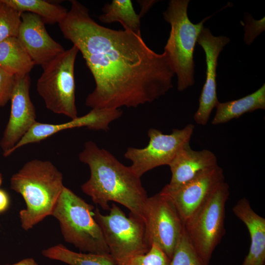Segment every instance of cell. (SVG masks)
<instances>
[{
    "mask_svg": "<svg viewBox=\"0 0 265 265\" xmlns=\"http://www.w3.org/2000/svg\"><path fill=\"white\" fill-rule=\"evenodd\" d=\"M16 79L0 67V108L11 100Z\"/></svg>",
    "mask_w": 265,
    "mask_h": 265,
    "instance_id": "obj_26",
    "label": "cell"
},
{
    "mask_svg": "<svg viewBox=\"0 0 265 265\" xmlns=\"http://www.w3.org/2000/svg\"><path fill=\"white\" fill-rule=\"evenodd\" d=\"M120 109L92 108L85 115L62 124L36 122L9 152L8 156L18 149L40 142L63 130L85 127L92 130H107L109 125L122 115Z\"/></svg>",
    "mask_w": 265,
    "mask_h": 265,
    "instance_id": "obj_15",
    "label": "cell"
},
{
    "mask_svg": "<svg viewBox=\"0 0 265 265\" xmlns=\"http://www.w3.org/2000/svg\"><path fill=\"white\" fill-rule=\"evenodd\" d=\"M42 254L47 258L69 265H116L110 254L76 252L60 243L43 250Z\"/></svg>",
    "mask_w": 265,
    "mask_h": 265,
    "instance_id": "obj_20",
    "label": "cell"
},
{
    "mask_svg": "<svg viewBox=\"0 0 265 265\" xmlns=\"http://www.w3.org/2000/svg\"><path fill=\"white\" fill-rule=\"evenodd\" d=\"M8 205V196L4 190L0 188V212L5 211Z\"/></svg>",
    "mask_w": 265,
    "mask_h": 265,
    "instance_id": "obj_28",
    "label": "cell"
},
{
    "mask_svg": "<svg viewBox=\"0 0 265 265\" xmlns=\"http://www.w3.org/2000/svg\"><path fill=\"white\" fill-rule=\"evenodd\" d=\"M170 259L157 244L151 245L144 254L130 257L117 265H169Z\"/></svg>",
    "mask_w": 265,
    "mask_h": 265,
    "instance_id": "obj_25",
    "label": "cell"
},
{
    "mask_svg": "<svg viewBox=\"0 0 265 265\" xmlns=\"http://www.w3.org/2000/svg\"><path fill=\"white\" fill-rule=\"evenodd\" d=\"M229 194V186L224 182L184 223L185 231L191 243L208 264L224 235L225 205Z\"/></svg>",
    "mask_w": 265,
    "mask_h": 265,
    "instance_id": "obj_7",
    "label": "cell"
},
{
    "mask_svg": "<svg viewBox=\"0 0 265 265\" xmlns=\"http://www.w3.org/2000/svg\"><path fill=\"white\" fill-rule=\"evenodd\" d=\"M235 215L246 226L250 237L249 251L241 265H264L265 263V219L251 208L243 197L233 207Z\"/></svg>",
    "mask_w": 265,
    "mask_h": 265,
    "instance_id": "obj_17",
    "label": "cell"
},
{
    "mask_svg": "<svg viewBox=\"0 0 265 265\" xmlns=\"http://www.w3.org/2000/svg\"><path fill=\"white\" fill-rule=\"evenodd\" d=\"M169 265H209L197 252L185 228L175 248Z\"/></svg>",
    "mask_w": 265,
    "mask_h": 265,
    "instance_id": "obj_23",
    "label": "cell"
},
{
    "mask_svg": "<svg viewBox=\"0 0 265 265\" xmlns=\"http://www.w3.org/2000/svg\"><path fill=\"white\" fill-rule=\"evenodd\" d=\"M30 86L29 74L16 77L9 120L0 141L5 157L37 122L35 109L29 95Z\"/></svg>",
    "mask_w": 265,
    "mask_h": 265,
    "instance_id": "obj_11",
    "label": "cell"
},
{
    "mask_svg": "<svg viewBox=\"0 0 265 265\" xmlns=\"http://www.w3.org/2000/svg\"><path fill=\"white\" fill-rule=\"evenodd\" d=\"M35 64L17 37L0 43V67L16 77L28 75Z\"/></svg>",
    "mask_w": 265,
    "mask_h": 265,
    "instance_id": "obj_19",
    "label": "cell"
},
{
    "mask_svg": "<svg viewBox=\"0 0 265 265\" xmlns=\"http://www.w3.org/2000/svg\"><path fill=\"white\" fill-rule=\"evenodd\" d=\"M102 11L103 13L99 17L102 23L119 22L124 29L141 33V18L135 13L131 0H112L104 5Z\"/></svg>",
    "mask_w": 265,
    "mask_h": 265,
    "instance_id": "obj_21",
    "label": "cell"
},
{
    "mask_svg": "<svg viewBox=\"0 0 265 265\" xmlns=\"http://www.w3.org/2000/svg\"><path fill=\"white\" fill-rule=\"evenodd\" d=\"M194 129V125L189 124L182 129H173L171 133L166 134L151 128L148 132L147 146L143 148L129 147L124 157L131 161L130 168L140 178L156 167L168 165L179 150L189 143Z\"/></svg>",
    "mask_w": 265,
    "mask_h": 265,
    "instance_id": "obj_9",
    "label": "cell"
},
{
    "mask_svg": "<svg viewBox=\"0 0 265 265\" xmlns=\"http://www.w3.org/2000/svg\"><path fill=\"white\" fill-rule=\"evenodd\" d=\"M58 24L64 37L80 52L95 82L85 100L92 108L137 107L173 87L175 72L167 54L158 53L141 33L103 26L76 0Z\"/></svg>",
    "mask_w": 265,
    "mask_h": 265,
    "instance_id": "obj_1",
    "label": "cell"
},
{
    "mask_svg": "<svg viewBox=\"0 0 265 265\" xmlns=\"http://www.w3.org/2000/svg\"><path fill=\"white\" fill-rule=\"evenodd\" d=\"M109 211L104 215L96 208L94 217L116 265L130 257L146 253L150 248L145 240L144 221L131 213L127 217L115 204Z\"/></svg>",
    "mask_w": 265,
    "mask_h": 265,
    "instance_id": "obj_8",
    "label": "cell"
},
{
    "mask_svg": "<svg viewBox=\"0 0 265 265\" xmlns=\"http://www.w3.org/2000/svg\"><path fill=\"white\" fill-rule=\"evenodd\" d=\"M212 124L218 125L238 118L244 113L265 109V85L239 99L218 104Z\"/></svg>",
    "mask_w": 265,
    "mask_h": 265,
    "instance_id": "obj_18",
    "label": "cell"
},
{
    "mask_svg": "<svg viewBox=\"0 0 265 265\" xmlns=\"http://www.w3.org/2000/svg\"><path fill=\"white\" fill-rule=\"evenodd\" d=\"M189 2V0H170L163 13L164 19L171 26L164 52L177 75V89L180 91L194 83V48L204 23L210 18L192 23L187 15Z\"/></svg>",
    "mask_w": 265,
    "mask_h": 265,
    "instance_id": "obj_5",
    "label": "cell"
},
{
    "mask_svg": "<svg viewBox=\"0 0 265 265\" xmlns=\"http://www.w3.org/2000/svg\"><path fill=\"white\" fill-rule=\"evenodd\" d=\"M138 1L141 7V12L138 15L141 18L157 2V0H138Z\"/></svg>",
    "mask_w": 265,
    "mask_h": 265,
    "instance_id": "obj_29",
    "label": "cell"
},
{
    "mask_svg": "<svg viewBox=\"0 0 265 265\" xmlns=\"http://www.w3.org/2000/svg\"><path fill=\"white\" fill-rule=\"evenodd\" d=\"M80 160L87 164L90 176L81 189L92 201L104 210H109L108 202L122 204L130 213L144 221V211L148 198L140 178L130 166L120 162L106 149L92 141L84 144Z\"/></svg>",
    "mask_w": 265,
    "mask_h": 265,
    "instance_id": "obj_2",
    "label": "cell"
},
{
    "mask_svg": "<svg viewBox=\"0 0 265 265\" xmlns=\"http://www.w3.org/2000/svg\"><path fill=\"white\" fill-rule=\"evenodd\" d=\"M222 169L218 165L206 170L177 189L160 191L173 204L184 223L206 200L215 189L224 182Z\"/></svg>",
    "mask_w": 265,
    "mask_h": 265,
    "instance_id": "obj_12",
    "label": "cell"
},
{
    "mask_svg": "<svg viewBox=\"0 0 265 265\" xmlns=\"http://www.w3.org/2000/svg\"><path fill=\"white\" fill-rule=\"evenodd\" d=\"M17 38L35 65L42 68L65 52V49L48 33L45 23L30 12L21 15Z\"/></svg>",
    "mask_w": 265,
    "mask_h": 265,
    "instance_id": "obj_14",
    "label": "cell"
},
{
    "mask_svg": "<svg viewBox=\"0 0 265 265\" xmlns=\"http://www.w3.org/2000/svg\"><path fill=\"white\" fill-rule=\"evenodd\" d=\"M11 189L23 197L26 208L19 212L21 227L32 229L48 216L54 207L64 187L63 175L49 160H30L10 180Z\"/></svg>",
    "mask_w": 265,
    "mask_h": 265,
    "instance_id": "obj_3",
    "label": "cell"
},
{
    "mask_svg": "<svg viewBox=\"0 0 265 265\" xmlns=\"http://www.w3.org/2000/svg\"><path fill=\"white\" fill-rule=\"evenodd\" d=\"M2 181H3V176L1 173H0V187L2 185Z\"/></svg>",
    "mask_w": 265,
    "mask_h": 265,
    "instance_id": "obj_31",
    "label": "cell"
},
{
    "mask_svg": "<svg viewBox=\"0 0 265 265\" xmlns=\"http://www.w3.org/2000/svg\"><path fill=\"white\" fill-rule=\"evenodd\" d=\"M78 48L73 45L43 68L36 90L46 107L71 119L78 117L74 66Z\"/></svg>",
    "mask_w": 265,
    "mask_h": 265,
    "instance_id": "obj_6",
    "label": "cell"
},
{
    "mask_svg": "<svg viewBox=\"0 0 265 265\" xmlns=\"http://www.w3.org/2000/svg\"><path fill=\"white\" fill-rule=\"evenodd\" d=\"M230 42L225 36H215L210 29L203 27L197 42L203 49L206 55V78L199 99V107L194 115V120L198 125H206L212 109L219 103L216 93V67L220 52Z\"/></svg>",
    "mask_w": 265,
    "mask_h": 265,
    "instance_id": "obj_13",
    "label": "cell"
},
{
    "mask_svg": "<svg viewBox=\"0 0 265 265\" xmlns=\"http://www.w3.org/2000/svg\"><path fill=\"white\" fill-rule=\"evenodd\" d=\"M21 14L30 12L39 16L45 24H59L68 10L64 7L43 0H2Z\"/></svg>",
    "mask_w": 265,
    "mask_h": 265,
    "instance_id": "obj_22",
    "label": "cell"
},
{
    "mask_svg": "<svg viewBox=\"0 0 265 265\" xmlns=\"http://www.w3.org/2000/svg\"><path fill=\"white\" fill-rule=\"evenodd\" d=\"M94 209L64 186L52 215L58 220L65 241L83 253L109 255L102 230L94 217Z\"/></svg>",
    "mask_w": 265,
    "mask_h": 265,
    "instance_id": "obj_4",
    "label": "cell"
},
{
    "mask_svg": "<svg viewBox=\"0 0 265 265\" xmlns=\"http://www.w3.org/2000/svg\"><path fill=\"white\" fill-rule=\"evenodd\" d=\"M21 14L0 0V43L7 38L17 37Z\"/></svg>",
    "mask_w": 265,
    "mask_h": 265,
    "instance_id": "obj_24",
    "label": "cell"
},
{
    "mask_svg": "<svg viewBox=\"0 0 265 265\" xmlns=\"http://www.w3.org/2000/svg\"><path fill=\"white\" fill-rule=\"evenodd\" d=\"M38 265L36 261L31 258H25L12 265Z\"/></svg>",
    "mask_w": 265,
    "mask_h": 265,
    "instance_id": "obj_30",
    "label": "cell"
},
{
    "mask_svg": "<svg viewBox=\"0 0 265 265\" xmlns=\"http://www.w3.org/2000/svg\"><path fill=\"white\" fill-rule=\"evenodd\" d=\"M145 238L150 248L158 244L171 259L184 224L169 198L160 192L148 197L144 211Z\"/></svg>",
    "mask_w": 265,
    "mask_h": 265,
    "instance_id": "obj_10",
    "label": "cell"
},
{
    "mask_svg": "<svg viewBox=\"0 0 265 265\" xmlns=\"http://www.w3.org/2000/svg\"><path fill=\"white\" fill-rule=\"evenodd\" d=\"M217 158L209 150L195 151L189 143L184 145L168 165L171 172L169 184L163 189L172 190L190 181L201 172L217 165Z\"/></svg>",
    "mask_w": 265,
    "mask_h": 265,
    "instance_id": "obj_16",
    "label": "cell"
},
{
    "mask_svg": "<svg viewBox=\"0 0 265 265\" xmlns=\"http://www.w3.org/2000/svg\"><path fill=\"white\" fill-rule=\"evenodd\" d=\"M246 23L244 39L246 44L249 45L257 35L265 30V18L257 21L252 17H247Z\"/></svg>",
    "mask_w": 265,
    "mask_h": 265,
    "instance_id": "obj_27",
    "label": "cell"
}]
</instances>
